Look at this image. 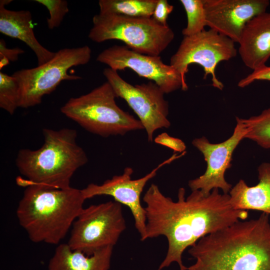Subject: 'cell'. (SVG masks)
Instances as JSON below:
<instances>
[{"label":"cell","instance_id":"e0dca14e","mask_svg":"<svg viewBox=\"0 0 270 270\" xmlns=\"http://www.w3.org/2000/svg\"><path fill=\"white\" fill-rule=\"evenodd\" d=\"M259 182L250 186L240 180L229 192L230 204L235 210H256L270 214V162L258 166Z\"/></svg>","mask_w":270,"mask_h":270},{"label":"cell","instance_id":"4fadbf2b","mask_svg":"<svg viewBox=\"0 0 270 270\" xmlns=\"http://www.w3.org/2000/svg\"><path fill=\"white\" fill-rule=\"evenodd\" d=\"M182 155L174 154L164 160L144 176L132 180L134 170L130 167H126L124 172L116 175L104 181L102 184H90L81 190L85 200L98 196H109L114 201L127 206L130 210L134 221V226L144 241L146 234V216L144 208L140 202V196L147 182L154 177L158 170L164 166L170 164Z\"/></svg>","mask_w":270,"mask_h":270},{"label":"cell","instance_id":"603a6c76","mask_svg":"<svg viewBox=\"0 0 270 270\" xmlns=\"http://www.w3.org/2000/svg\"><path fill=\"white\" fill-rule=\"evenodd\" d=\"M48 10L50 18L46 19L48 28L52 30L58 27L64 16L68 12V3L64 0H35Z\"/></svg>","mask_w":270,"mask_h":270},{"label":"cell","instance_id":"5b68a950","mask_svg":"<svg viewBox=\"0 0 270 270\" xmlns=\"http://www.w3.org/2000/svg\"><path fill=\"white\" fill-rule=\"evenodd\" d=\"M116 98L106 81L86 94L70 98L60 111L87 131L104 138L144 130L138 119L117 105Z\"/></svg>","mask_w":270,"mask_h":270},{"label":"cell","instance_id":"44dd1931","mask_svg":"<svg viewBox=\"0 0 270 270\" xmlns=\"http://www.w3.org/2000/svg\"><path fill=\"white\" fill-rule=\"evenodd\" d=\"M187 17V24L182 30L184 36H189L205 30L207 26L202 0H180Z\"/></svg>","mask_w":270,"mask_h":270},{"label":"cell","instance_id":"5bb4252c","mask_svg":"<svg viewBox=\"0 0 270 270\" xmlns=\"http://www.w3.org/2000/svg\"><path fill=\"white\" fill-rule=\"evenodd\" d=\"M207 26L238 42L248 22L266 12L268 0H202Z\"/></svg>","mask_w":270,"mask_h":270},{"label":"cell","instance_id":"9a60e30c","mask_svg":"<svg viewBox=\"0 0 270 270\" xmlns=\"http://www.w3.org/2000/svg\"><path fill=\"white\" fill-rule=\"evenodd\" d=\"M238 43V52L247 67L254 70L265 66L270 58V12L248 22Z\"/></svg>","mask_w":270,"mask_h":270},{"label":"cell","instance_id":"52a82bcc","mask_svg":"<svg viewBox=\"0 0 270 270\" xmlns=\"http://www.w3.org/2000/svg\"><path fill=\"white\" fill-rule=\"evenodd\" d=\"M91 56L92 50L88 46L62 48L45 64L14 72L12 76L20 86V107L39 104L44 96L54 91L62 80L82 79L81 76L69 74L68 71L72 67L88 64Z\"/></svg>","mask_w":270,"mask_h":270},{"label":"cell","instance_id":"d6986e66","mask_svg":"<svg viewBox=\"0 0 270 270\" xmlns=\"http://www.w3.org/2000/svg\"><path fill=\"white\" fill-rule=\"evenodd\" d=\"M158 0H100V13L152 17Z\"/></svg>","mask_w":270,"mask_h":270},{"label":"cell","instance_id":"7a4b0ae2","mask_svg":"<svg viewBox=\"0 0 270 270\" xmlns=\"http://www.w3.org/2000/svg\"><path fill=\"white\" fill-rule=\"evenodd\" d=\"M269 214L238 221L201 238L188 252L187 270H270Z\"/></svg>","mask_w":270,"mask_h":270},{"label":"cell","instance_id":"277c9868","mask_svg":"<svg viewBox=\"0 0 270 270\" xmlns=\"http://www.w3.org/2000/svg\"><path fill=\"white\" fill-rule=\"evenodd\" d=\"M43 144L39 148L20 150L16 166L26 178L18 177L17 184L26 186L38 184L58 188L70 186L75 172L86 164L88 158L76 142V130L44 128Z\"/></svg>","mask_w":270,"mask_h":270},{"label":"cell","instance_id":"30bf717a","mask_svg":"<svg viewBox=\"0 0 270 270\" xmlns=\"http://www.w3.org/2000/svg\"><path fill=\"white\" fill-rule=\"evenodd\" d=\"M103 74L112 86L117 98L124 100L138 118L152 142L158 129L168 128V104L165 94L153 82L132 85L124 80L118 72L110 68L104 69Z\"/></svg>","mask_w":270,"mask_h":270},{"label":"cell","instance_id":"4316f807","mask_svg":"<svg viewBox=\"0 0 270 270\" xmlns=\"http://www.w3.org/2000/svg\"><path fill=\"white\" fill-rule=\"evenodd\" d=\"M23 50L20 48H8L6 46L5 42L1 39L0 40V54L2 56V66L6 64V60L15 62L18 60V56L24 53Z\"/></svg>","mask_w":270,"mask_h":270},{"label":"cell","instance_id":"ffe728a7","mask_svg":"<svg viewBox=\"0 0 270 270\" xmlns=\"http://www.w3.org/2000/svg\"><path fill=\"white\" fill-rule=\"evenodd\" d=\"M240 119L247 130L245 138L254 141L262 148L270 149V108L258 115Z\"/></svg>","mask_w":270,"mask_h":270},{"label":"cell","instance_id":"8992f818","mask_svg":"<svg viewBox=\"0 0 270 270\" xmlns=\"http://www.w3.org/2000/svg\"><path fill=\"white\" fill-rule=\"evenodd\" d=\"M92 24L88 35L92 41L120 40L132 50L150 56H160L174 37L168 25H162L152 17L100 12L94 16Z\"/></svg>","mask_w":270,"mask_h":270},{"label":"cell","instance_id":"9c48e42d","mask_svg":"<svg viewBox=\"0 0 270 270\" xmlns=\"http://www.w3.org/2000/svg\"><path fill=\"white\" fill-rule=\"evenodd\" d=\"M234 42L217 32L210 29L196 34L184 36L175 54L170 59V65L180 74L185 84L188 66L196 64L204 69V79L212 76V85L222 90L223 84L218 80L216 68L218 63L235 57L237 50Z\"/></svg>","mask_w":270,"mask_h":270},{"label":"cell","instance_id":"484cf974","mask_svg":"<svg viewBox=\"0 0 270 270\" xmlns=\"http://www.w3.org/2000/svg\"><path fill=\"white\" fill-rule=\"evenodd\" d=\"M174 6L166 0H158L152 18L158 23L167 26V19L172 12Z\"/></svg>","mask_w":270,"mask_h":270},{"label":"cell","instance_id":"ba28073f","mask_svg":"<svg viewBox=\"0 0 270 270\" xmlns=\"http://www.w3.org/2000/svg\"><path fill=\"white\" fill-rule=\"evenodd\" d=\"M122 204L108 201L83 208L72 227L68 244L73 250L92 256L114 246L126 229Z\"/></svg>","mask_w":270,"mask_h":270},{"label":"cell","instance_id":"3957f363","mask_svg":"<svg viewBox=\"0 0 270 270\" xmlns=\"http://www.w3.org/2000/svg\"><path fill=\"white\" fill-rule=\"evenodd\" d=\"M25 187L16 212L20 224L32 242L58 244L84 208L86 200L81 190L38 184Z\"/></svg>","mask_w":270,"mask_h":270},{"label":"cell","instance_id":"2e32d148","mask_svg":"<svg viewBox=\"0 0 270 270\" xmlns=\"http://www.w3.org/2000/svg\"><path fill=\"white\" fill-rule=\"evenodd\" d=\"M12 1H0V32L24 42L34 52L38 66L48 62L54 56L55 52L46 48L37 40L29 10H12L5 8L4 6Z\"/></svg>","mask_w":270,"mask_h":270},{"label":"cell","instance_id":"cb8c5ba5","mask_svg":"<svg viewBox=\"0 0 270 270\" xmlns=\"http://www.w3.org/2000/svg\"><path fill=\"white\" fill-rule=\"evenodd\" d=\"M154 142L179 152H184L186 148V146L182 140L171 136L166 132H162L157 136L154 138Z\"/></svg>","mask_w":270,"mask_h":270},{"label":"cell","instance_id":"8fae6325","mask_svg":"<svg viewBox=\"0 0 270 270\" xmlns=\"http://www.w3.org/2000/svg\"><path fill=\"white\" fill-rule=\"evenodd\" d=\"M96 60L117 72L130 68L140 76L154 82L165 94L188 88L178 72L170 64H164L160 56L140 54L126 46L109 47L98 55Z\"/></svg>","mask_w":270,"mask_h":270},{"label":"cell","instance_id":"ac0fdd59","mask_svg":"<svg viewBox=\"0 0 270 270\" xmlns=\"http://www.w3.org/2000/svg\"><path fill=\"white\" fill-rule=\"evenodd\" d=\"M114 246H107L87 256L73 250L68 244H58L49 260L48 270H108Z\"/></svg>","mask_w":270,"mask_h":270},{"label":"cell","instance_id":"7402d4cb","mask_svg":"<svg viewBox=\"0 0 270 270\" xmlns=\"http://www.w3.org/2000/svg\"><path fill=\"white\" fill-rule=\"evenodd\" d=\"M20 86L17 80L0 72V108L12 115L20 107Z\"/></svg>","mask_w":270,"mask_h":270},{"label":"cell","instance_id":"6da1fadb","mask_svg":"<svg viewBox=\"0 0 270 270\" xmlns=\"http://www.w3.org/2000/svg\"><path fill=\"white\" fill-rule=\"evenodd\" d=\"M185 194V189L180 188L178 200L174 202L152 184L142 198L146 216L144 240L163 236L168 242L166 256L158 270L174 262L178 264L180 270H187L182 255L188 248L248 216V210L234 208L229 194H221L218 188L207 195L200 190L192 191L186 198Z\"/></svg>","mask_w":270,"mask_h":270},{"label":"cell","instance_id":"7c38bea8","mask_svg":"<svg viewBox=\"0 0 270 270\" xmlns=\"http://www.w3.org/2000/svg\"><path fill=\"white\" fill-rule=\"evenodd\" d=\"M236 120L232 134L223 142L210 143L205 136L192 140V145L202 153L207 166L203 174L188 182L192 191L200 190L207 195L214 189L220 188L224 194H228L232 189V184L225 179V172L232 166L231 162L234 150L245 138L247 133L240 118L236 117Z\"/></svg>","mask_w":270,"mask_h":270},{"label":"cell","instance_id":"d4e9b609","mask_svg":"<svg viewBox=\"0 0 270 270\" xmlns=\"http://www.w3.org/2000/svg\"><path fill=\"white\" fill-rule=\"evenodd\" d=\"M256 80L270 81V66H266L252 72L238 82L240 88H244Z\"/></svg>","mask_w":270,"mask_h":270}]
</instances>
